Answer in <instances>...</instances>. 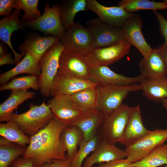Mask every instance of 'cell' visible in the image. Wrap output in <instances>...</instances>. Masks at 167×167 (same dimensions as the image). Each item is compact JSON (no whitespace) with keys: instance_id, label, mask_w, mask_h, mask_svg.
I'll return each instance as SVG.
<instances>
[{"instance_id":"obj_1","label":"cell","mask_w":167,"mask_h":167,"mask_svg":"<svg viewBox=\"0 0 167 167\" xmlns=\"http://www.w3.org/2000/svg\"><path fill=\"white\" fill-rule=\"evenodd\" d=\"M68 126L53 117L44 127L29 137L30 143L23 157L32 159L36 167H40L53 159H65L66 151L61 135L63 130Z\"/></svg>"},{"instance_id":"obj_2","label":"cell","mask_w":167,"mask_h":167,"mask_svg":"<svg viewBox=\"0 0 167 167\" xmlns=\"http://www.w3.org/2000/svg\"><path fill=\"white\" fill-rule=\"evenodd\" d=\"M54 116L49 106L43 102L40 105L31 103L29 109L23 113H13L11 120L17 123L23 132L30 137L44 127Z\"/></svg>"},{"instance_id":"obj_3","label":"cell","mask_w":167,"mask_h":167,"mask_svg":"<svg viewBox=\"0 0 167 167\" xmlns=\"http://www.w3.org/2000/svg\"><path fill=\"white\" fill-rule=\"evenodd\" d=\"M65 47L60 41L49 48L39 62L41 72L38 82L41 94L46 97L50 96V90L54 79L58 70L60 55Z\"/></svg>"},{"instance_id":"obj_4","label":"cell","mask_w":167,"mask_h":167,"mask_svg":"<svg viewBox=\"0 0 167 167\" xmlns=\"http://www.w3.org/2000/svg\"><path fill=\"white\" fill-rule=\"evenodd\" d=\"M142 90L140 85L97 86V109L106 114L120 107L130 92Z\"/></svg>"},{"instance_id":"obj_5","label":"cell","mask_w":167,"mask_h":167,"mask_svg":"<svg viewBox=\"0 0 167 167\" xmlns=\"http://www.w3.org/2000/svg\"><path fill=\"white\" fill-rule=\"evenodd\" d=\"M132 107L122 104L118 108L104 115L101 126L102 139L115 145L123 137Z\"/></svg>"},{"instance_id":"obj_6","label":"cell","mask_w":167,"mask_h":167,"mask_svg":"<svg viewBox=\"0 0 167 167\" xmlns=\"http://www.w3.org/2000/svg\"><path fill=\"white\" fill-rule=\"evenodd\" d=\"M60 41L65 49L85 56L96 48L90 32L79 23L66 29Z\"/></svg>"},{"instance_id":"obj_7","label":"cell","mask_w":167,"mask_h":167,"mask_svg":"<svg viewBox=\"0 0 167 167\" xmlns=\"http://www.w3.org/2000/svg\"><path fill=\"white\" fill-rule=\"evenodd\" d=\"M167 140V129H156L126 147V159L131 163L143 158Z\"/></svg>"},{"instance_id":"obj_8","label":"cell","mask_w":167,"mask_h":167,"mask_svg":"<svg viewBox=\"0 0 167 167\" xmlns=\"http://www.w3.org/2000/svg\"><path fill=\"white\" fill-rule=\"evenodd\" d=\"M85 24L94 38L96 48L111 46L126 40L121 27L108 24L98 17L88 20Z\"/></svg>"},{"instance_id":"obj_9","label":"cell","mask_w":167,"mask_h":167,"mask_svg":"<svg viewBox=\"0 0 167 167\" xmlns=\"http://www.w3.org/2000/svg\"><path fill=\"white\" fill-rule=\"evenodd\" d=\"M45 7L42 15L35 20L25 22L26 26L31 29L55 36L60 39L66 30L60 19L59 5L56 4L50 7L49 4H46Z\"/></svg>"},{"instance_id":"obj_10","label":"cell","mask_w":167,"mask_h":167,"mask_svg":"<svg viewBox=\"0 0 167 167\" xmlns=\"http://www.w3.org/2000/svg\"><path fill=\"white\" fill-rule=\"evenodd\" d=\"M58 71L80 79L92 81L91 66L85 56L65 48L60 57Z\"/></svg>"},{"instance_id":"obj_11","label":"cell","mask_w":167,"mask_h":167,"mask_svg":"<svg viewBox=\"0 0 167 167\" xmlns=\"http://www.w3.org/2000/svg\"><path fill=\"white\" fill-rule=\"evenodd\" d=\"M131 46L125 40L111 46L96 48L85 57L90 66H108L127 55Z\"/></svg>"},{"instance_id":"obj_12","label":"cell","mask_w":167,"mask_h":167,"mask_svg":"<svg viewBox=\"0 0 167 167\" xmlns=\"http://www.w3.org/2000/svg\"><path fill=\"white\" fill-rule=\"evenodd\" d=\"M47 104L54 116L68 126L85 113L77 105L70 95H59L53 97L48 101Z\"/></svg>"},{"instance_id":"obj_13","label":"cell","mask_w":167,"mask_h":167,"mask_svg":"<svg viewBox=\"0 0 167 167\" xmlns=\"http://www.w3.org/2000/svg\"><path fill=\"white\" fill-rule=\"evenodd\" d=\"M143 23L141 14L133 13L121 27L126 39L138 50L143 58H146L149 56L153 49L142 34Z\"/></svg>"},{"instance_id":"obj_14","label":"cell","mask_w":167,"mask_h":167,"mask_svg":"<svg viewBox=\"0 0 167 167\" xmlns=\"http://www.w3.org/2000/svg\"><path fill=\"white\" fill-rule=\"evenodd\" d=\"M96 86L97 84L92 81L80 79L58 71L51 85L50 96L71 95L83 89Z\"/></svg>"},{"instance_id":"obj_15","label":"cell","mask_w":167,"mask_h":167,"mask_svg":"<svg viewBox=\"0 0 167 167\" xmlns=\"http://www.w3.org/2000/svg\"><path fill=\"white\" fill-rule=\"evenodd\" d=\"M92 81L97 86L108 85L128 86L139 83L144 78L141 75L128 77L117 73L105 66H91Z\"/></svg>"},{"instance_id":"obj_16","label":"cell","mask_w":167,"mask_h":167,"mask_svg":"<svg viewBox=\"0 0 167 167\" xmlns=\"http://www.w3.org/2000/svg\"><path fill=\"white\" fill-rule=\"evenodd\" d=\"M86 11L96 13L104 23L117 27H121L133 13L126 12L120 6H106L96 0H86Z\"/></svg>"},{"instance_id":"obj_17","label":"cell","mask_w":167,"mask_h":167,"mask_svg":"<svg viewBox=\"0 0 167 167\" xmlns=\"http://www.w3.org/2000/svg\"><path fill=\"white\" fill-rule=\"evenodd\" d=\"M21 10L15 9L9 16L5 17L0 20V39L10 48L14 55L16 64L19 63L26 53L18 54L14 49L11 41L12 33L19 29L24 30L26 28L25 22L19 19Z\"/></svg>"},{"instance_id":"obj_18","label":"cell","mask_w":167,"mask_h":167,"mask_svg":"<svg viewBox=\"0 0 167 167\" xmlns=\"http://www.w3.org/2000/svg\"><path fill=\"white\" fill-rule=\"evenodd\" d=\"M126 157L124 150L102 139L96 150L84 160L82 167H92L95 164Z\"/></svg>"},{"instance_id":"obj_19","label":"cell","mask_w":167,"mask_h":167,"mask_svg":"<svg viewBox=\"0 0 167 167\" xmlns=\"http://www.w3.org/2000/svg\"><path fill=\"white\" fill-rule=\"evenodd\" d=\"M150 131L143 125L139 105L132 107L123 137L119 143L127 147Z\"/></svg>"},{"instance_id":"obj_20","label":"cell","mask_w":167,"mask_h":167,"mask_svg":"<svg viewBox=\"0 0 167 167\" xmlns=\"http://www.w3.org/2000/svg\"><path fill=\"white\" fill-rule=\"evenodd\" d=\"M60 41L54 36H42L36 34L26 38L19 45L18 49L22 53H29L39 62L46 51Z\"/></svg>"},{"instance_id":"obj_21","label":"cell","mask_w":167,"mask_h":167,"mask_svg":"<svg viewBox=\"0 0 167 167\" xmlns=\"http://www.w3.org/2000/svg\"><path fill=\"white\" fill-rule=\"evenodd\" d=\"M104 114L98 109L85 112L68 126H75L83 132L84 140H88L96 134L104 120Z\"/></svg>"},{"instance_id":"obj_22","label":"cell","mask_w":167,"mask_h":167,"mask_svg":"<svg viewBox=\"0 0 167 167\" xmlns=\"http://www.w3.org/2000/svg\"><path fill=\"white\" fill-rule=\"evenodd\" d=\"M41 72L39 62L27 52L23 59L15 67L1 74L0 84L2 85L7 83L10 79L19 74H27L38 76Z\"/></svg>"},{"instance_id":"obj_23","label":"cell","mask_w":167,"mask_h":167,"mask_svg":"<svg viewBox=\"0 0 167 167\" xmlns=\"http://www.w3.org/2000/svg\"><path fill=\"white\" fill-rule=\"evenodd\" d=\"M140 75L144 78L166 76L167 71L157 48L153 49L149 56L143 58L139 64Z\"/></svg>"},{"instance_id":"obj_24","label":"cell","mask_w":167,"mask_h":167,"mask_svg":"<svg viewBox=\"0 0 167 167\" xmlns=\"http://www.w3.org/2000/svg\"><path fill=\"white\" fill-rule=\"evenodd\" d=\"M143 95L150 101L156 102L167 98L166 76L144 78L139 83Z\"/></svg>"},{"instance_id":"obj_25","label":"cell","mask_w":167,"mask_h":167,"mask_svg":"<svg viewBox=\"0 0 167 167\" xmlns=\"http://www.w3.org/2000/svg\"><path fill=\"white\" fill-rule=\"evenodd\" d=\"M35 93L28 90L11 91V94L0 105V121L7 122L11 119L14 110L24 101L34 97Z\"/></svg>"},{"instance_id":"obj_26","label":"cell","mask_w":167,"mask_h":167,"mask_svg":"<svg viewBox=\"0 0 167 167\" xmlns=\"http://www.w3.org/2000/svg\"><path fill=\"white\" fill-rule=\"evenodd\" d=\"M61 139L66 151V158L70 161L76 154L80 143L84 140L83 134L76 126H67L63 130Z\"/></svg>"},{"instance_id":"obj_27","label":"cell","mask_w":167,"mask_h":167,"mask_svg":"<svg viewBox=\"0 0 167 167\" xmlns=\"http://www.w3.org/2000/svg\"><path fill=\"white\" fill-rule=\"evenodd\" d=\"M86 0H66L59 5V15L62 24L66 30L74 23L76 14L86 11Z\"/></svg>"},{"instance_id":"obj_28","label":"cell","mask_w":167,"mask_h":167,"mask_svg":"<svg viewBox=\"0 0 167 167\" xmlns=\"http://www.w3.org/2000/svg\"><path fill=\"white\" fill-rule=\"evenodd\" d=\"M26 149V147L0 137V167H9L20 156L23 155Z\"/></svg>"},{"instance_id":"obj_29","label":"cell","mask_w":167,"mask_h":167,"mask_svg":"<svg viewBox=\"0 0 167 167\" xmlns=\"http://www.w3.org/2000/svg\"><path fill=\"white\" fill-rule=\"evenodd\" d=\"M0 135L9 141L26 148L30 137L25 134L15 122L11 120L0 124Z\"/></svg>"},{"instance_id":"obj_30","label":"cell","mask_w":167,"mask_h":167,"mask_svg":"<svg viewBox=\"0 0 167 167\" xmlns=\"http://www.w3.org/2000/svg\"><path fill=\"white\" fill-rule=\"evenodd\" d=\"M71 96L77 105L85 112L97 109V86L83 89Z\"/></svg>"},{"instance_id":"obj_31","label":"cell","mask_w":167,"mask_h":167,"mask_svg":"<svg viewBox=\"0 0 167 167\" xmlns=\"http://www.w3.org/2000/svg\"><path fill=\"white\" fill-rule=\"evenodd\" d=\"M118 6L122 7L129 13L141 10H152L154 11L167 9V4L164 1L156 2L148 0H122L118 2Z\"/></svg>"},{"instance_id":"obj_32","label":"cell","mask_w":167,"mask_h":167,"mask_svg":"<svg viewBox=\"0 0 167 167\" xmlns=\"http://www.w3.org/2000/svg\"><path fill=\"white\" fill-rule=\"evenodd\" d=\"M167 165V144L155 149L146 156L132 163L131 167H157Z\"/></svg>"},{"instance_id":"obj_33","label":"cell","mask_w":167,"mask_h":167,"mask_svg":"<svg viewBox=\"0 0 167 167\" xmlns=\"http://www.w3.org/2000/svg\"><path fill=\"white\" fill-rule=\"evenodd\" d=\"M101 139L100 135L96 134L88 140H83L79 145L76 154L70 161L71 167H82L85 159L97 148Z\"/></svg>"},{"instance_id":"obj_34","label":"cell","mask_w":167,"mask_h":167,"mask_svg":"<svg viewBox=\"0 0 167 167\" xmlns=\"http://www.w3.org/2000/svg\"><path fill=\"white\" fill-rule=\"evenodd\" d=\"M37 77L30 75L14 77L8 83L2 85L0 88V91L28 90L30 88L37 90L39 89Z\"/></svg>"},{"instance_id":"obj_35","label":"cell","mask_w":167,"mask_h":167,"mask_svg":"<svg viewBox=\"0 0 167 167\" xmlns=\"http://www.w3.org/2000/svg\"><path fill=\"white\" fill-rule=\"evenodd\" d=\"M38 0H17L15 8L22 9L24 14L22 19L25 22L35 20L39 17L41 13L37 6Z\"/></svg>"},{"instance_id":"obj_36","label":"cell","mask_w":167,"mask_h":167,"mask_svg":"<svg viewBox=\"0 0 167 167\" xmlns=\"http://www.w3.org/2000/svg\"><path fill=\"white\" fill-rule=\"evenodd\" d=\"M17 0H0V15L5 17L10 16L13 8H15Z\"/></svg>"},{"instance_id":"obj_37","label":"cell","mask_w":167,"mask_h":167,"mask_svg":"<svg viewBox=\"0 0 167 167\" xmlns=\"http://www.w3.org/2000/svg\"><path fill=\"white\" fill-rule=\"evenodd\" d=\"M153 12L159 22L161 34L165 39L164 43L167 44V20L161 13L157 11Z\"/></svg>"},{"instance_id":"obj_38","label":"cell","mask_w":167,"mask_h":167,"mask_svg":"<svg viewBox=\"0 0 167 167\" xmlns=\"http://www.w3.org/2000/svg\"><path fill=\"white\" fill-rule=\"evenodd\" d=\"M132 163L126 159H124L112 161L93 167H131Z\"/></svg>"},{"instance_id":"obj_39","label":"cell","mask_w":167,"mask_h":167,"mask_svg":"<svg viewBox=\"0 0 167 167\" xmlns=\"http://www.w3.org/2000/svg\"><path fill=\"white\" fill-rule=\"evenodd\" d=\"M40 167H71V165L70 161L66 158L64 160L53 159Z\"/></svg>"},{"instance_id":"obj_40","label":"cell","mask_w":167,"mask_h":167,"mask_svg":"<svg viewBox=\"0 0 167 167\" xmlns=\"http://www.w3.org/2000/svg\"><path fill=\"white\" fill-rule=\"evenodd\" d=\"M11 167H36L33 161L29 158L23 157L17 158L12 163Z\"/></svg>"},{"instance_id":"obj_41","label":"cell","mask_w":167,"mask_h":167,"mask_svg":"<svg viewBox=\"0 0 167 167\" xmlns=\"http://www.w3.org/2000/svg\"><path fill=\"white\" fill-rule=\"evenodd\" d=\"M11 53H6L0 57V66L5 64H15V62L13 58Z\"/></svg>"},{"instance_id":"obj_42","label":"cell","mask_w":167,"mask_h":167,"mask_svg":"<svg viewBox=\"0 0 167 167\" xmlns=\"http://www.w3.org/2000/svg\"><path fill=\"white\" fill-rule=\"evenodd\" d=\"M165 64L167 71V44L164 43L157 48Z\"/></svg>"},{"instance_id":"obj_43","label":"cell","mask_w":167,"mask_h":167,"mask_svg":"<svg viewBox=\"0 0 167 167\" xmlns=\"http://www.w3.org/2000/svg\"><path fill=\"white\" fill-rule=\"evenodd\" d=\"M7 47L2 41L0 43V57L6 54Z\"/></svg>"},{"instance_id":"obj_44","label":"cell","mask_w":167,"mask_h":167,"mask_svg":"<svg viewBox=\"0 0 167 167\" xmlns=\"http://www.w3.org/2000/svg\"><path fill=\"white\" fill-rule=\"evenodd\" d=\"M163 106L166 110H167V98H166L162 100L161 101Z\"/></svg>"},{"instance_id":"obj_45","label":"cell","mask_w":167,"mask_h":167,"mask_svg":"<svg viewBox=\"0 0 167 167\" xmlns=\"http://www.w3.org/2000/svg\"><path fill=\"white\" fill-rule=\"evenodd\" d=\"M163 1L166 4H167V0H164Z\"/></svg>"},{"instance_id":"obj_46","label":"cell","mask_w":167,"mask_h":167,"mask_svg":"<svg viewBox=\"0 0 167 167\" xmlns=\"http://www.w3.org/2000/svg\"><path fill=\"white\" fill-rule=\"evenodd\" d=\"M165 167H167V165H166V166H165Z\"/></svg>"}]
</instances>
